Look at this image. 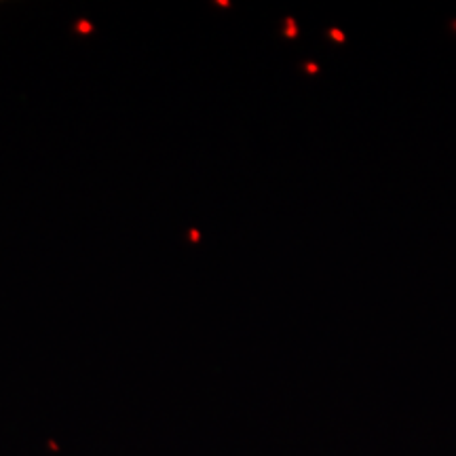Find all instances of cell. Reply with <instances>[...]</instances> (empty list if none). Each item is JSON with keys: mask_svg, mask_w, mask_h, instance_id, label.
Masks as SVG:
<instances>
[{"mask_svg": "<svg viewBox=\"0 0 456 456\" xmlns=\"http://www.w3.org/2000/svg\"><path fill=\"white\" fill-rule=\"evenodd\" d=\"M72 30L77 32V34H81V37H87V34H91L95 30V26L91 24V21H87V20H78L77 24L72 26Z\"/></svg>", "mask_w": 456, "mask_h": 456, "instance_id": "cell-1", "label": "cell"}]
</instances>
